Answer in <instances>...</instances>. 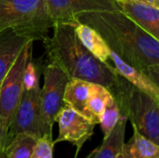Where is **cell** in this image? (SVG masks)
Segmentation results:
<instances>
[{
  "label": "cell",
  "instance_id": "obj_1",
  "mask_svg": "<svg viewBox=\"0 0 159 158\" xmlns=\"http://www.w3.org/2000/svg\"><path fill=\"white\" fill-rule=\"evenodd\" d=\"M76 20L95 29L112 51L158 85L159 40L118 9L82 13Z\"/></svg>",
  "mask_w": 159,
  "mask_h": 158
},
{
  "label": "cell",
  "instance_id": "obj_2",
  "mask_svg": "<svg viewBox=\"0 0 159 158\" xmlns=\"http://www.w3.org/2000/svg\"><path fill=\"white\" fill-rule=\"evenodd\" d=\"M51 37L43 43L50 62L58 65L70 78L102 85L107 89L117 73L109 62L96 59L80 42L75 33V23L54 22Z\"/></svg>",
  "mask_w": 159,
  "mask_h": 158
},
{
  "label": "cell",
  "instance_id": "obj_3",
  "mask_svg": "<svg viewBox=\"0 0 159 158\" xmlns=\"http://www.w3.org/2000/svg\"><path fill=\"white\" fill-rule=\"evenodd\" d=\"M120 115L127 117L140 133L159 144V102L117 74L108 88Z\"/></svg>",
  "mask_w": 159,
  "mask_h": 158
},
{
  "label": "cell",
  "instance_id": "obj_4",
  "mask_svg": "<svg viewBox=\"0 0 159 158\" xmlns=\"http://www.w3.org/2000/svg\"><path fill=\"white\" fill-rule=\"evenodd\" d=\"M53 24L47 0H0V32L11 29L44 42Z\"/></svg>",
  "mask_w": 159,
  "mask_h": 158
},
{
  "label": "cell",
  "instance_id": "obj_5",
  "mask_svg": "<svg viewBox=\"0 0 159 158\" xmlns=\"http://www.w3.org/2000/svg\"><path fill=\"white\" fill-rule=\"evenodd\" d=\"M18 133H26L36 139L52 137V129L42 117L39 83L32 88H23L8 126V140Z\"/></svg>",
  "mask_w": 159,
  "mask_h": 158
},
{
  "label": "cell",
  "instance_id": "obj_6",
  "mask_svg": "<svg viewBox=\"0 0 159 158\" xmlns=\"http://www.w3.org/2000/svg\"><path fill=\"white\" fill-rule=\"evenodd\" d=\"M30 41L0 82V117L9 126L12 115L23 91V74L28 61L32 59L33 44Z\"/></svg>",
  "mask_w": 159,
  "mask_h": 158
},
{
  "label": "cell",
  "instance_id": "obj_7",
  "mask_svg": "<svg viewBox=\"0 0 159 158\" xmlns=\"http://www.w3.org/2000/svg\"><path fill=\"white\" fill-rule=\"evenodd\" d=\"M68 81L67 74L58 65L49 61L44 70V85L40 88V106L42 117L51 129L64 105L63 95Z\"/></svg>",
  "mask_w": 159,
  "mask_h": 158
},
{
  "label": "cell",
  "instance_id": "obj_8",
  "mask_svg": "<svg viewBox=\"0 0 159 158\" xmlns=\"http://www.w3.org/2000/svg\"><path fill=\"white\" fill-rule=\"evenodd\" d=\"M56 122L59 125V136L53 140L54 145L62 142H71L76 147V158L85 142L94 134L96 124L65 103L58 114Z\"/></svg>",
  "mask_w": 159,
  "mask_h": 158
},
{
  "label": "cell",
  "instance_id": "obj_9",
  "mask_svg": "<svg viewBox=\"0 0 159 158\" xmlns=\"http://www.w3.org/2000/svg\"><path fill=\"white\" fill-rule=\"evenodd\" d=\"M49 17L53 22L75 23L86 12L118 9L116 0H47Z\"/></svg>",
  "mask_w": 159,
  "mask_h": 158
},
{
  "label": "cell",
  "instance_id": "obj_10",
  "mask_svg": "<svg viewBox=\"0 0 159 158\" xmlns=\"http://www.w3.org/2000/svg\"><path fill=\"white\" fill-rule=\"evenodd\" d=\"M118 10L137 26L159 40V7L141 0H116Z\"/></svg>",
  "mask_w": 159,
  "mask_h": 158
},
{
  "label": "cell",
  "instance_id": "obj_11",
  "mask_svg": "<svg viewBox=\"0 0 159 158\" xmlns=\"http://www.w3.org/2000/svg\"><path fill=\"white\" fill-rule=\"evenodd\" d=\"M30 41L34 40L11 29L0 32V82Z\"/></svg>",
  "mask_w": 159,
  "mask_h": 158
},
{
  "label": "cell",
  "instance_id": "obj_12",
  "mask_svg": "<svg viewBox=\"0 0 159 158\" xmlns=\"http://www.w3.org/2000/svg\"><path fill=\"white\" fill-rule=\"evenodd\" d=\"M110 60H112V61L114 62V67L119 75H121L137 88L148 94L157 102H159L158 85L155 83L149 76L124 61L112 50L110 53Z\"/></svg>",
  "mask_w": 159,
  "mask_h": 158
},
{
  "label": "cell",
  "instance_id": "obj_13",
  "mask_svg": "<svg viewBox=\"0 0 159 158\" xmlns=\"http://www.w3.org/2000/svg\"><path fill=\"white\" fill-rule=\"evenodd\" d=\"M75 33L82 45L96 59L102 62H109L111 49L95 29L77 21L75 23Z\"/></svg>",
  "mask_w": 159,
  "mask_h": 158
},
{
  "label": "cell",
  "instance_id": "obj_14",
  "mask_svg": "<svg viewBox=\"0 0 159 158\" xmlns=\"http://www.w3.org/2000/svg\"><path fill=\"white\" fill-rule=\"evenodd\" d=\"M127 117L120 115L112 131L103 138L101 145L94 149L89 155L90 158H116L121 153L124 145Z\"/></svg>",
  "mask_w": 159,
  "mask_h": 158
},
{
  "label": "cell",
  "instance_id": "obj_15",
  "mask_svg": "<svg viewBox=\"0 0 159 158\" xmlns=\"http://www.w3.org/2000/svg\"><path fill=\"white\" fill-rule=\"evenodd\" d=\"M132 129V137L121 150L123 158H159V144L140 133L134 126Z\"/></svg>",
  "mask_w": 159,
  "mask_h": 158
},
{
  "label": "cell",
  "instance_id": "obj_16",
  "mask_svg": "<svg viewBox=\"0 0 159 158\" xmlns=\"http://www.w3.org/2000/svg\"><path fill=\"white\" fill-rule=\"evenodd\" d=\"M90 84V82L86 80L70 78L66 84L63 95V102L87 118V102Z\"/></svg>",
  "mask_w": 159,
  "mask_h": 158
},
{
  "label": "cell",
  "instance_id": "obj_17",
  "mask_svg": "<svg viewBox=\"0 0 159 158\" xmlns=\"http://www.w3.org/2000/svg\"><path fill=\"white\" fill-rule=\"evenodd\" d=\"M110 97L111 93L105 87L97 83L90 84L87 102V111L88 118L94 124H99L102 111Z\"/></svg>",
  "mask_w": 159,
  "mask_h": 158
},
{
  "label": "cell",
  "instance_id": "obj_18",
  "mask_svg": "<svg viewBox=\"0 0 159 158\" xmlns=\"http://www.w3.org/2000/svg\"><path fill=\"white\" fill-rule=\"evenodd\" d=\"M37 140L26 133H18L10 137L5 148L7 158H30Z\"/></svg>",
  "mask_w": 159,
  "mask_h": 158
},
{
  "label": "cell",
  "instance_id": "obj_19",
  "mask_svg": "<svg viewBox=\"0 0 159 158\" xmlns=\"http://www.w3.org/2000/svg\"><path fill=\"white\" fill-rule=\"evenodd\" d=\"M119 117H120L119 108L116 101L111 95V97L108 99L106 102V105L102 111V114L101 115L100 122H99L104 137H106L112 131V129L117 123Z\"/></svg>",
  "mask_w": 159,
  "mask_h": 158
},
{
  "label": "cell",
  "instance_id": "obj_20",
  "mask_svg": "<svg viewBox=\"0 0 159 158\" xmlns=\"http://www.w3.org/2000/svg\"><path fill=\"white\" fill-rule=\"evenodd\" d=\"M53 147L52 137L39 138L30 158H53Z\"/></svg>",
  "mask_w": 159,
  "mask_h": 158
},
{
  "label": "cell",
  "instance_id": "obj_21",
  "mask_svg": "<svg viewBox=\"0 0 159 158\" xmlns=\"http://www.w3.org/2000/svg\"><path fill=\"white\" fill-rule=\"evenodd\" d=\"M39 83L36 68L32 59L28 61L23 74V88L29 89Z\"/></svg>",
  "mask_w": 159,
  "mask_h": 158
},
{
  "label": "cell",
  "instance_id": "obj_22",
  "mask_svg": "<svg viewBox=\"0 0 159 158\" xmlns=\"http://www.w3.org/2000/svg\"><path fill=\"white\" fill-rule=\"evenodd\" d=\"M8 142V126L0 117V151H4Z\"/></svg>",
  "mask_w": 159,
  "mask_h": 158
},
{
  "label": "cell",
  "instance_id": "obj_23",
  "mask_svg": "<svg viewBox=\"0 0 159 158\" xmlns=\"http://www.w3.org/2000/svg\"><path fill=\"white\" fill-rule=\"evenodd\" d=\"M0 158H7L6 153H5V150H4V151H0Z\"/></svg>",
  "mask_w": 159,
  "mask_h": 158
},
{
  "label": "cell",
  "instance_id": "obj_24",
  "mask_svg": "<svg viewBox=\"0 0 159 158\" xmlns=\"http://www.w3.org/2000/svg\"><path fill=\"white\" fill-rule=\"evenodd\" d=\"M152 3H153L154 6L158 7H159V0H152Z\"/></svg>",
  "mask_w": 159,
  "mask_h": 158
},
{
  "label": "cell",
  "instance_id": "obj_25",
  "mask_svg": "<svg viewBox=\"0 0 159 158\" xmlns=\"http://www.w3.org/2000/svg\"><path fill=\"white\" fill-rule=\"evenodd\" d=\"M141 1H143V2H146V3H149V4H152L153 5L152 0H141Z\"/></svg>",
  "mask_w": 159,
  "mask_h": 158
},
{
  "label": "cell",
  "instance_id": "obj_26",
  "mask_svg": "<svg viewBox=\"0 0 159 158\" xmlns=\"http://www.w3.org/2000/svg\"><path fill=\"white\" fill-rule=\"evenodd\" d=\"M116 158H123V156H122V155H121V153H120V154H119V155L117 156V157H116Z\"/></svg>",
  "mask_w": 159,
  "mask_h": 158
},
{
  "label": "cell",
  "instance_id": "obj_27",
  "mask_svg": "<svg viewBox=\"0 0 159 158\" xmlns=\"http://www.w3.org/2000/svg\"><path fill=\"white\" fill-rule=\"evenodd\" d=\"M86 158H90V155H89V156H88Z\"/></svg>",
  "mask_w": 159,
  "mask_h": 158
}]
</instances>
